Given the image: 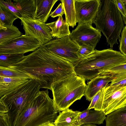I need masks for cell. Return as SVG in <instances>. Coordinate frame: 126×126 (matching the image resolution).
Instances as JSON below:
<instances>
[{
  "label": "cell",
  "mask_w": 126,
  "mask_h": 126,
  "mask_svg": "<svg viewBox=\"0 0 126 126\" xmlns=\"http://www.w3.org/2000/svg\"><path fill=\"white\" fill-rule=\"evenodd\" d=\"M102 36L101 32L89 23H78L69 35L71 39L79 47L81 46L95 48Z\"/></svg>",
  "instance_id": "obj_9"
},
{
  "label": "cell",
  "mask_w": 126,
  "mask_h": 126,
  "mask_svg": "<svg viewBox=\"0 0 126 126\" xmlns=\"http://www.w3.org/2000/svg\"><path fill=\"white\" fill-rule=\"evenodd\" d=\"M24 54H0V66L7 67L18 63L24 58Z\"/></svg>",
  "instance_id": "obj_25"
},
{
  "label": "cell",
  "mask_w": 126,
  "mask_h": 126,
  "mask_svg": "<svg viewBox=\"0 0 126 126\" xmlns=\"http://www.w3.org/2000/svg\"><path fill=\"white\" fill-rule=\"evenodd\" d=\"M41 126H56L53 122H48L42 125Z\"/></svg>",
  "instance_id": "obj_36"
},
{
  "label": "cell",
  "mask_w": 126,
  "mask_h": 126,
  "mask_svg": "<svg viewBox=\"0 0 126 126\" xmlns=\"http://www.w3.org/2000/svg\"><path fill=\"white\" fill-rule=\"evenodd\" d=\"M94 47L86 46H81L77 52V56L79 60H82L86 57L94 50Z\"/></svg>",
  "instance_id": "obj_27"
},
{
  "label": "cell",
  "mask_w": 126,
  "mask_h": 126,
  "mask_svg": "<svg viewBox=\"0 0 126 126\" xmlns=\"http://www.w3.org/2000/svg\"><path fill=\"white\" fill-rule=\"evenodd\" d=\"M21 34L18 28L13 25L0 28V45L21 36Z\"/></svg>",
  "instance_id": "obj_23"
},
{
  "label": "cell",
  "mask_w": 126,
  "mask_h": 126,
  "mask_svg": "<svg viewBox=\"0 0 126 126\" xmlns=\"http://www.w3.org/2000/svg\"><path fill=\"white\" fill-rule=\"evenodd\" d=\"M106 118V115L102 110H90L87 116L82 120L76 121L74 126L87 124L100 125L103 124Z\"/></svg>",
  "instance_id": "obj_22"
},
{
  "label": "cell",
  "mask_w": 126,
  "mask_h": 126,
  "mask_svg": "<svg viewBox=\"0 0 126 126\" xmlns=\"http://www.w3.org/2000/svg\"><path fill=\"white\" fill-rule=\"evenodd\" d=\"M1 3L10 10L15 13L19 18L22 16V15L15 5L11 0H0Z\"/></svg>",
  "instance_id": "obj_29"
},
{
  "label": "cell",
  "mask_w": 126,
  "mask_h": 126,
  "mask_svg": "<svg viewBox=\"0 0 126 126\" xmlns=\"http://www.w3.org/2000/svg\"><path fill=\"white\" fill-rule=\"evenodd\" d=\"M47 24L51 30V33L53 38L59 39L69 36L71 33L69 25L62 16H59L56 21Z\"/></svg>",
  "instance_id": "obj_15"
},
{
  "label": "cell",
  "mask_w": 126,
  "mask_h": 126,
  "mask_svg": "<svg viewBox=\"0 0 126 126\" xmlns=\"http://www.w3.org/2000/svg\"><path fill=\"white\" fill-rule=\"evenodd\" d=\"M47 89L39 94L20 113L15 126H41L54 122L59 112Z\"/></svg>",
  "instance_id": "obj_3"
},
{
  "label": "cell",
  "mask_w": 126,
  "mask_h": 126,
  "mask_svg": "<svg viewBox=\"0 0 126 126\" xmlns=\"http://www.w3.org/2000/svg\"><path fill=\"white\" fill-rule=\"evenodd\" d=\"M76 21L78 23H94L97 16L100 0H74Z\"/></svg>",
  "instance_id": "obj_12"
},
{
  "label": "cell",
  "mask_w": 126,
  "mask_h": 126,
  "mask_svg": "<svg viewBox=\"0 0 126 126\" xmlns=\"http://www.w3.org/2000/svg\"><path fill=\"white\" fill-rule=\"evenodd\" d=\"M41 45L33 37L24 35L0 45V54H24L33 51Z\"/></svg>",
  "instance_id": "obj_10"
},
{
  "label": "cell",
  "mask_w": 126,
  "mask_h": 126,
  "mask_svg": "<svg viewBox=\"0 0 126 126\" xmlns=\"http://www.w3.org/2000/svg\"><path fill=\"white\" fill-rule=\"evenodd\" d=\"M119 40L120 42L119 50L122 54L126 56V25L123 29Z\"/></svg>",
  "instance_id": "obj_28"
},
{
  "label": "cell",
  "mask_w": 126,
  "mask_h": 126,
  "mask_svg": "<svg viewBox=\"0 0 126 126\" xmlns=\"http://www.w3.org/2000/svg\"><path fill=\"white\" fill-rule=\"evenodd\" d=\"M99 75L110 79L111 83L121 80L126 78V63L105 70Z\"/></svg>",
  "instance_id": "obj_18"
},
{
  "label": "cell",
  "mask_w": 126,
  "mask_h": 126,
  "mask_svg": "<svg viewBox=\"0 0 126 126\" xmlns=\"http://www.w3.org/2000/svg\"><path fill=\"white\" fill-rule=\"evenodd\" d=\"M85 80L77 75L69 76L51 85L53 100L59 112L68 108L85 95Z\"/></svg>",
  "instance_id": "obj_6"
},
{
  "label": "cell",
  "mask_w": 126,
  "mask_h": 126,
  "mask_svg": "<svg viewBox=\"0 0 126 126\" xmlns=\"http://www.w3.org/2000/svg\"><path fill=\"white\" fill-rule=\"evenodd\" d=\"M94 23L96 29L105 37L110 48L118 44L117 40L120 37L124 23L113 0H100L98 14Z\"/></svg>",
  "instance_id": "obj_5"
},
{
  "label": "cell",
  "mask_w": 126,
  "mask_h": 126,
  "mask_svg": "<svg viewBox=\"0 0 126 126\" xmlns=\"http://www.w3.org/2000/svg\"><path fill=\"white\" fill-rule=\"evenodd\" d=\"M64 11L66 22L72 28L76 26V13L74 0H61Z\"/></svg>",
  "instance_id": "obj_21"
},
{
  "label": "cell",
  "mask_w": 126,
  "mask_h": 126,
  "mask_svg": "<svg viewBox=\"0 0 126 126\" xmlns=\"http://www.w3.org/2000/svg\"><path fill=\"white\" fill-rule=\"evenodd\" d=\"M102 89L99 91L92 98L90 104L88 108L90 110L94 108L101 94Z\"/></svg>",
  "instance_id": "obj_33"
},
{
  "label": "cell",
  "mask_w": 126,
  "mask_h": 126,
  "mask_svg": "<svg viewBox=\"0 0 126 126\" xmlns=\"http://www.w3.org/2000/svg\"><path fill=\"white\" fill-rule=\"evenodd\" d=\"M64 14V12L63 4L60 3L56 9L50 14V16L54 18L58 16H62Z\"/></svg>",
  "instance_id": "obj_30"
},
{
  "label": "cell",
  "mask_w": 126,
  "mask_h": 126,
  "mask_svg": "<svg viewBox=\"0 0 126 126\" xmlns=\"http://www.w3.org/2000/svg\"><path fill=\"white\" fill-rule=\"evenodd\" d=\"M17 18H19L16 15L0 3V28L13 25Z\"/></svg>",
  "instance_id": "obj_24"
},
{
  "label": "cell",
  "mask_w": 126,
  "mask_h": 126,
  "mask_svg": "<svg viewBox=\"0 0 126 126\" xmlns=\"http://www.w3.org/2000/svg\"><path fill=\"white\" fill-rule=\"evenodd\" d=\"M40 85L31 79L0 98L4 105L9 126H15L19 114L39 94Z\"/></svg>",
  "instance_id": "obj_4"
},
{
  "label": "cell",
  "mask_w": 126,
  "mask_h": 126,
  "mask_svg": "<svg viewBox=\"0 0 126 126\" xmlns=\"http://www.w3.org/2000/svg\"><path fill=\"white\" fill-rule=\"evenodd\" d=\"M78 126H97L95 124H83Z\"/></svg>",
  "instance_id": "obj_37"
},
{
  "label": "cell",
  "mask_w": 126,
  "mask_h": 126,
  "mask_svg": "<svg viewBox=\"0 0 126 126\" xmlns=\"http://www.w3.org/2000/svg\"><path fill=\"white\" fill-rule=\"evenodd\" d=\"M13 2L22 16L34 19L36 8L35 0H14Z\"/></svg>",
  "instance_id": "obj_20"
},
{
  "label": "cell",
  "mask_w": 126,
  "mask_h": 126,
  "mask_svg": "<svg viewBox=\"0 0 126 126\" xmlns=\"http://www.w3.org/2000/svg\"><path fill=\"white\" fill-rule=\"evenodd\" d=\"M126 63V56L112 48L98 50L96 49L86 57L80 60L74 65L78 76L91 80L103 70Z\"/></svg>",
  "instance_id": "obj_2"
},
{
  "label": "cell",
  "mask_w": 126,
  "mask_h": 126,
  "mask_svg": "<svg viewBox=\"0 0 126 126\" xmlns=\"http://www.w3.org/2000/svg\"><path fill=\"white\" fill-rule=\"evenodd\" d=\"M110 82V79L101 75L91 79L86 85L84 95L86 99L89 101H91L99 91L107 86Z\"/></svg>",
  "instance_id": "obj_13"
},
{
  "label": "cell",
  "mask_w": 126,
  "mask_h": 126,
  "mask_svg": "<svg viewBox=\"0 0 126 126\" xmlns=\"http://www.w3.org/2000/svg\"><path fill=\"white\" fill-rule=\"evenodd\" d=\"M0 77L16 78H31L27 74L16 70L8 67L0 66Z\"/></svg>",
  "instance_id": "obj_26"
},
{
  "label": "cell",
  "mask_w": 126,
  "mask_h": 126,
  "mask_svg": "<svg viewBox=\"0 0 126 126\" xmlns=\"http://www.w3.org/2000/svg\"><path fill=\"white\" fill-rule=\"evenodd\" d=\"M8 67L27 74L37 81L41 88L47 90H51L54 83L76 74L72 63L43 46Z\"/></svg>",
  "instance_id": "obj_1"
},
{
  "label": "cell",
  "mask_w": 126,
  "mask_h": 126,
  "mask_svg": "<svg viewBox=\"0 0 126 126\" xmlns=\"http://www.w3.org/2000/svg\"><path fill=\"white\" fill-rule=\"evenodd\" d=\"M125 85H126V78L117 82L111 83L105 88L106 89H112Z\"/></svg>",
  "instance_id": "obj_32"
},
{
  "label": "cell",
  "mask_w": 126,
  "mask_h": 126,
  "mask_svg": "<svg viewBox=\"0 0 126 126\" xmlns=\"http://www.w3.org/2000/svg\"><path fill=\"white\" fill-rule=\"evenodd\" d=\"M126 107V85L107 89L104 87L102 110L107 115Z\"/></svg>",
  "instance_id": "obj_11"
},
{
  "label": "cell",
  "mask_w": 126,
  "mask_h": 126,
  "mask_svg": "<svg viewBox=\"0 0 126 126\" xmlns=\"http://www.w3.org/2000/svg\"><path fill=\"white\" fill-rule=\"evenodd\" d=\"M43 46L74 65L80 60L77 54L79 47L71 39L69 36L52 39Z\"/></svg>",
  "instance_id": "obj_7"
},
{
  "label": "cell",
  "mask_w": 126,
  "mask_h": 126,
  "mask_svg": "<svg viewBox=\"0 0 126 126\" xmlns=\"http://www.w3.org/2000/svg\"><path fill=\"white\" fill-rule=\"evenodd\" d=\"M0 126H9L6 114L0 113Z\"/></svg>",
  "instance_id": "obj_34"
},
{
  "label": "cell",
  "mask_w": 126,
  "mask_h": 126,
  "mask_svg": "<svg viewBox=\"0 0 126 126\" xmlns=\"http://www.w3.org/2000/svg\"><path fill=\"white\" fill-rule=\"evenodd\" d=\"M58 0H36V10L34 19L42 22H46L51 10Z\"/></svg>",
  "instance_id": "obj_14"
},
{
  "label": "cell",
  "mask_w": 126,
  "mask_h": 126,
  "mask_svg": "<svg viewBox=\"0 0 126 126\" xmlns=\"http://www.w3.org/2000/svg\"><path fill=\"white\" fill-rule=\"evenodd\" d=\"M81 112L67 109L60 112L53 123L56 126H74Z\"/></svg>",
  "instance_id": "obj_16"
},
{
  "label": "cell",
  "mask_w": 126,
  "mask_h": 126,
  "mask_svg": "<svg viewBox=\"0 0 126 126\" xmlns=\"http://www.w3.org/2000/svg\"><path fill=\"white\" fill-rule=\"evenodd\" d=\"M122 18L124 24L126 25V18L123 17Z\"/></svg>",
  "instance_id": "obj_39"
},
{
  "label": "cell",
  "mask_w": 126,
  "mask_h": 126,
  "mask_svg": "<svg viewBox=\"0 0 126 126\" xmlns=\"http://www.w3.org/2000/svg\"><path fill=\"white\" fill-rule=\"evenodd\" d=\"M90 110L87 108L86 110L81 112L77 121H79L85 118L88 115Z\"/></svg>",
  "instance_id": "obj_35"
},
{
  "label": "cell",
  "mask_w": 126,
  "mask_h": 126,
  "mask_svg": "<svg viewBox=\"0 0 126 126\" xmlns=\"http://www.w3.org/2000/svg\"><path fill=\"white\" fill-rule=\"evenodd\" d=\"M114 2L122 15L123 17L126 18V9L122 0H113Z\"/></svg>",
  "instance_id": "obj_31"
},
{
  "label": "cell",
  "mask_w": 126,
  "mask_h": 126,
  "mask_svg": "<svg viewBox=\"0 0 126 126\" xmlns=\"http://www.w3.org/2000/svg\"><path fill=\"white\" fill-rule=\"evenodd\" d=\"M105 120L106 126H126V107L108 114Z\"/></svg>",
  "instance_id": "obj_19"
},
{
  "label": "cell",
  "mask_w": 126,
  "mask_h": 126,
  "mask_svg": "<svg viewBox=\"0 0 126 126\" xmlns=\"http://www.w3.org/2000/svg\"><path fill=\"white\" fill-rule=\"evenodd\" d=\"M30 79L0 77V97Z\"/></svg>",
  "instance_id": "obj_17"
},
{
  "label": "cell",
  "mask_w": 126,
  "mask_h": 126,
  "mask_svg": "<svg viewBox=\"0 0 126 126\" xmlns=\"http://www.w3.org/2000/svg\"><path fill=\"white\" fill-rule=\"evenodd\" d=\"M25 35L33 37L43 46L53 38L51 30L47 24L26 16L19 18Z\"/></svg>",
  "instance_id": "obj_8"
},
{
  "label": "cell",
  "mask_w": 126,
  "mask_h": 126,
  "mask_svg": "<svg viewBox=\"0 0 126 126\" xmlns=\"http://www.w3.org/2000/svg\"><path fill=\"white\" fill-rule=\"evenodd\" d=\"M126 9V0H122Z\"/></svg>",
  "instance_id": "obj_38"
}]
</instances>
